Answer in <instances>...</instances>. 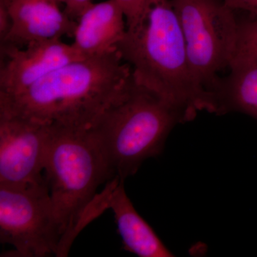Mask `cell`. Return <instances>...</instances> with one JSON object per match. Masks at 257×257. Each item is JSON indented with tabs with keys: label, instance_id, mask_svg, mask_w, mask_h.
Masks as SVG:
<instances>
[{
	"label": "cell",
	"instance_id": "obj_1",
	"mask_svg": "<svg viewBox=\"0 0 257 257\" xmlns=\"http://www.w3.org/2000/svg\"><path fill=\"white\" fill-rule=\"evenodd\" d=\"M135 84L131 67L115 50L65 64L26 90L0 97V114L89 130Z\"/></svg>",
	"mask_w": 257,
	"mask_h": 257
},
{
	"label": "cell",
	"instance_id": "obj_2",
	"mask_svg": "<svg viewBox=\"0 0 257 257\" xmlns=\"http://www.w3.org/2000/svg\"><path fill=\"white\" fill-rule=\"evenodd\" d=\"M116 50L131 67L135 82L173 106L186 122L200 111L214 114L210 94L193 73L171 0H150L143 23L126 30Z\"/></svg>",
	"mask_w": 257,
	"mask_h": 257
},
{
	"label": "cell",
	"instance_id": "obj_3",
	"mask_svg": "<svg viewBox=\"0 0 257 257\" xmlns=\"http://www.w3.org/2000/svg\"><path fill=\"white\" fill-rule=\"evenodd\" d=\"M45 172L62 236L57 257H65L79 233L104 211L96 191L110 175L90 128L53 126Z\"/></svg>",
	"mask_w": 257,
	"mask_h": 257
},
{
	"label": "cell",
	"instance_id": "obj_4",
	"mask_svg": "<svg viewBox=\"0 0 257 257\" xmlns=\"http://www.w3.org/2000/svg\"><path fill=\"white\" fill-rule=\"evenodd\" d=\"M186 123L173 106L146 88L135 85L107 108L90 128L109 170L121 181L147 159L159 156L177 124Z\"/></svg>",
	"mask_w": 257,
	"mask_h": 257
},
{
	"label": "cell",
	"instance_id": "obj_5",
	"mask_svg": "<svg viewBox=\"0 0 257 257\" xmlns=\"http://www.w3.org/2000/svg\"><path fill=\"white\" fill-rule=\"evenodd\" d=\"M197 82L212 98L219 73L237 54L239 23L220 0H171ZM213 101V99H212Z\"/></svg>",
	"mask_w": 257,
	"mask_h": 257
},
{
	"label": "cell",
	"instance_id": "obj_6",
	"mask_svg": "<svg viewBox=\"0 0 257 257\" xmlns=\"http://www.w3.org/2000/svg\"><path fill=\"white\" fill-rule=\"evenodd\" d=\"M61 237L47 182L0 185V241L14 248L4 256H57Z\"/></svg>",
	"mask_w": 257,
	"mask_h": 257
},
{
	"label": "cell",
	"instance_id": "obj_7",
	"mask_svg": "<svg viewBox=\"0 0 257 257\" xmlns=\"http://www.w3.org/2000/svg\"><path fill=\"white\" fill-rule=\"evenodd\" d=\"M52 126L0 114V185L26 187L47 182L45 171Z\"/></svg>",
	"mask_w": 257,
	"mask_h": 257
},
{
	"label": "cell",
	"instance_id": "obj_8",
	"mask_svg": "<svg viewBox=\"0 0 257 257\" xmlns=\"http://www.w3.org/2000/svg\"><path fill=\"white\" fill-rule=\"evenodd\" d=\"M72 44L62 38L34 42L19 47L1 45L0 97L26 90L65 64L82 60Z\"/></svg>",
	"mask_w": 257,
	"mask_h": 257
},
{
	"label": "cell",
	"instance_id": "obj_9",
	"mask_svg": "<svg viewBox=\"0 0 257 257\" xmlns=\"http://www.w3.org/2000/svg\"><path fill=\"white\" fill-rule=\"evenodd\" d=\"M0 8L7 10L9 32L1 45L26 46L34 42L73 37L77 21L59 8L55 0H0Z\"/></svg>",
	"mask_w": 257,
	"mask_h": 257
},
{
	"label": "cell",
	"instance_id": "obj_10",
	"mask_svg": "<svg viewBox=\"0 0 257 257\" xmlns=\"http://www.w3.org/2000/svg\"><path fill=\"white\" fill-rule=\"evenodd\" d=\"M124 182L113 178L104 189L106 209L113 211L124 249L140 257L175 256L135 209L125 192Z\"/></svg>",
	"mask_w": 257,
	"mask_h": 257
},
{
	"label": "cell",
	"instance_id": "obj_11",
	"mask_svg": "<svg viewBox=\"0 0 257 257\" xmlns=\"http://www.w3.org/2000/svg\"><path fill=\"white\" fill-rule=\"evenodd\" d=\"M77 23L72 45L84 59L116 50L127 30L124 13L114 0L92 3Z\"/></svg>",
	"mask_w": 257,
	"mask_h": 257
},
{
	"label": "cell",
	"instance_id": "obj_12",
	"mask_svg": "<svg viewBox=\"0 0 257 257\" xmlns=\"http://www.w3.org/2000/svg\"><path fill=\"white\" fill-rule=\"evenodd\" d=\"M212 92L214 114L241 112L257 119V60L237 55Z\"/></svg>",
	"mask_w": 257,
	"mask_h": 257
},
{
	"label": "cell",
	"instance_id": "obj_13",
	"mask_svg": "<svg viewBox=\"0 0 257 257\" xmlns=\"http://www.w3.org/2000/svg\"><path fill=\"white\" fill-rule=\"evenodd\" d=\"M237 55L257 60V19L239 23Z\"/></svg>",
	"mask_w": 257,
	"mask_h": 257
},
{
	"label": "cell",
	"instance_id": "obj_14",
	"mask_svg": "<svg viewBox=\"0 0 257 257\" xmlns=\"http://www.w3.org/2000/svg\"><path fill=\"white\" fill-rule=\"evenodd\" d=\"M124 13L127 30L138 26L145 20L150 0H114Z\"/></svg>",
	"mask_w": 257,
	"mask_h": 257
},
{
	"label": "cell",
	"instance_id": "obj_15",
	"mask_svg": "<svg viewBox=\"0 0 257 257\" xmlns=\"http://www.w3.org/2000/svg\"><path fill=\"white\" fill-rule=\"evenodd\" d=\"M62 3L64 5V13L69 18L77 21L92 2V0H62Z\"/></svg>",
	"mask_w": 257,
	"mask_h": 257
},
{
	"label": "cell",
	"instance_id": "obj_16",
	"mask_svg": "<svg viewBox=\"0 0 257 257\" xmlns=\"http://www.w3.org/2000/svg\"><path fill=\"white\" fill-rule=\"evenodd\" d=\"M223 3L233 11L241 10L247 12L257 19V0H221Z\"/></svg>",
	"mask_w": 257,
	"mask_h": 257
},
{
	"label": "cell",
	"instance_id": "obj_17",
	"mask_svg": "<svg viewBox=\"0 0 257 257\" xmlns=\"http://www.w3.org/2000/svg\"><path fill=\"white\" fill-rule=\"evenodd\" d=\"M55 1L57 2V3H58L59 4H60V3H62V0H55Z\"/></svg>",
	"mask_w": 257,
	"mask_h": 257
}]
</instances>
